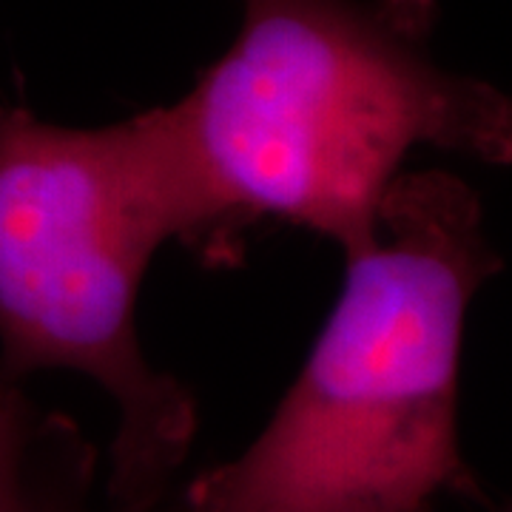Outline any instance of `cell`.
<instances>
[{
  "label": "cell",
  "instance_id": "5",
  "mask_svg": "<svg viewBox=\"0 0 512 512\" xmlns=\"http://www.w3.org/2000/svg\"><path fill=\"white\" fill-rule=\"evenodd\" d=\"M77 512H97V510H92V507H83V510H77ZM106 512H120V510H111V507H109Z\"/></svg>",
  "mask_w": 512,
  "mask_h": 512
},
{
  "label": "cell",
  "instance_id": "2",
  "mask_svg": "<svg viewBox=\"0 0 512 512\" xmlns=\"http://www.w3.org/2000/svg\"><path fill=\"white\" fill-rule=\"evenodd\" d=\"M504 262L484 205L450 171H402L299 376L237 458L180 484L160 512H433L487 504L461 453V345Z\"/></svg>",
  "mask_w": 512,
  "mask_h": 512
},
{
  "label": "cell",
  "instance_id": "6",
  "mask_svg": "<svg viewBox=\"0 0 512 512\" xmlns=\"http://www.w3.org/2000/svg\"><path fill=\"white\" fill-rule=\"evenodd\" d=\"M495 512H510V510H507V507H504V510H495Z\"/></svg>",
  "mask_w": 512,
  "mask_h": 512
},
{
  "label": "cell",
  "instance_id": "1",
  "mask_svg": "<svg viewBox=\"0 0 512 512\" xmlns=\"http://www.w3.org/2000/svg\"><path fill=\"white\" fill-rule=\"evenodd\" d=\"M231 49L163 106L202 220L200 256L282 220L373 242L404 157L427 146L510 165L512 103L433 55L439 0H242Z\"/></svg>",
  "mask_w": 512,
  "mask_h": 512
},
{
  "label": "cell",
  "instance_id": "4",
  "mask_svg": "<svg viewBox=\"0 0 512 512\" xmlns=\"http://www.w3.org/2000/svg\"><path fill=\"white\" fill-rule=\"evenodd\" d=\"M94 473L97 447L69 416L0 384V512L83 510Z\"/></svg>",
  "mask_w": 512,
  "mask_h": 512
},
{
  "label": "cell",
  "instance_id": "3",
  "mask_svg": "<svg viewBox=\"0 0 512 512\" xmlns=\"http://www.w3.org/2000/svg\"><path fill=\"white\" fill-rule=\"evenodd\" d=\"M200 237L163 106L100 128L0 106V384L72 370L109 396L111 510L160 512L200 430L194 393L137 330L154 254Z\"/></svg>",
  "mask_w": 512,
  "mask_h": 512
}]
</instances>
